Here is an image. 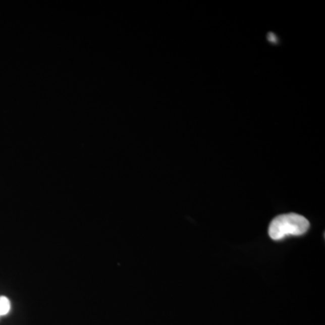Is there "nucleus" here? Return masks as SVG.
<instances>
[{
	"mask_svg": "<svg viewBox=\"0 0 325 325\" xmlns=\"http://www.w3.org/2000/svg\"><path fill=\"white\" fill-rule=\"evenodd\" d=\"M310 228L308 220L296 213L279 215L270 223L268 235L272 240H281L288 236L305 234Z\"/></svg>",
	"mask_w": 325,
	"mask_h": 325,
	"instance_id": "obj_1",
	"label": "nucleus"
},
{
	"mask_svg": "<svg viewBox=\"0 0 325 325\" xmlns=\"http://www.w3.org/2000/svg\"><path fill=\"white\" fill-rule=\"evenodd\" d=\"M10 301L6 296H0V316L6 315L10 311Z\"/></svg>",
	"mask_w": 325,
	"mask_h": 325,
	"instance_id": "obj_2",
	"label": "nucleus"
}]
</instances>
